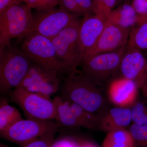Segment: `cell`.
I'll list each match as a JSON object with an SVG mask.
<instances>
[{
    "label": "cell",
    "mask_w": 147,
    "mask_h": 147,
    "mask_svg": "<svg viewBox=\"0 0 147 147\" xmlns=\"http://www.w3.org/2000/svg\"><path fill=\"white\" fill-rule=\"evenodd\" d=\"M50 147H79V140L66 136L54 140Z\"/></svg>",
    "instance_id": "cell-28"
},
{
    "label": "cell",
    "mask_w": 147,
    "mask_h": 147,
    "mask_svg": "<svg viewBox=\"0 0 147 147\" xmlns=\"http://www.w3.org/2000/svg\"><path fill=\"white\" fill-rule=\"evenodd\" d=\"M23 38L21 51L32 63L46 70L70 73L58 57L51 39L35 32L30 33Z\"/></svg>",
    "instance_id": "cell-2"
},
{
    "label": "cell",
    "mask_w": 147,
    "mask_h": 147,
    "mask_svg": "<svg viewBox=\"0 0 147 147\" xmlns=\"http://www.w3.org/2000/svg\"><path fill=\"white\" fill-rule=\"evenodd\" d=\"M119 71L121 76L133 81L141 88L147 79V59L141 50L127 45Z\"/></svg>",
    "instance_id": "cell-12"
},
{
    "label": "cell",
    "mask_w": 147,
    "mask_h": 147,
    "mask_svg": "<svg viewBox=\"0 0 147 147\" xmlns=\"http://www.w3.org/2000/svg\"><path fill=\"white\" fill-rule=\"evenodd\" d=\"M131 30L107 21L96 44L86 56L82 65L95 55L113 52L126 46Z\"/></svg>",
    "instance_id": "cell-11"
},
{
    "label": "cell",
    "mask_w": 147,
    "mask_h": 147,
    "mask_svg": "<svg viewBox=\"0 0 147 147\" xmlns=\"http://www.w3.org/2000/svg\"><path fill=\"white\" fill-rule=\"evenodd\" d=\"M31 9L21 3L0 14V51L11 46V39H21L29 33L33 19Z\"/></svg>",
    "instance_id": "cell-4"
},
{
    "label": "cell",
    "mask_w": 147,
    "mask_h": 147,
    "mask_svg": "<svg viewBox=\"0 0 147 147\" xmlns=\"http://www.w3.org/2000/svg\"><path fill=\"white\" fill-rule=\"evenodd\" d=\"M76 1L86 15L89 13L94 14L92 0H76Z\"/></svg>",
    "instance_id": "cell-30"
},
{
    "label": "cell",
    "mask_w": 147,
    "mask_h": 147,
    "mask_svg": "<svg viewBox=\"0 0 147 147\" xmlns=\"http://www.w3.org/2000/svg\"><path fill=\"white\" fill-rule=\"evenodd\" d=\"M22 3L21 0H0V14L10 7Z\"/></svg>",
    "instance_id": "cell-31"
},
{
    "label": "cell",
    "mask_w": 147,
    "mask_h": 147,
    "mask_svg": "<svg viewBox=\"0 0 147 147\" xmlns=\"http://www.w3.org/2000/svg\"><path fill=\"white\" fill-rule=\"evenodd\" d=\"M57 131H50L20 147H50L54 142V137Z\"/></svg>",
    "instance_id": "cell-25"
},
{
    "label": "cell",
    "mask_w": 147,
    "mask_h": 147,
    "mask_svg": "<svg viewBox=\"0 0 147 147\" xmlns=\"http://www.w3.org/2000/svg\"><path fill=\"white\" fill-rule=\"evenodd\" d=\"M108 18L100 14L89 13L81 20L78 36V51L81 65L94 47L108 21Z\"/></svg>",
    "instance_id": "cell-10"
},
{
    "label": "cell",
    "mask_w": 147,
    "mask_h": 147,
    "mask_svg": "<svg viewBox=\"0 0 147 147\" xmlns=\"http://www.w3.org/2000/svg\"><path fill=\"white\" fill-rule=\"evenodd\" d=\"M59 127L52 120L23 119L0 133L1 137L21 146L50 131H58Z\"/></svg>",
    "instance_id": "cell-7"
},
{
    "label": "cell",
    "mask_w": 147,
    "mask_h": 147,
    "mask_svg": "<svg viewBox=\"0 0 147 147\" xmlns=\"http://www.w3.org/2000/svg\"><path fill=\"white\" fill-rule=\"evenodd\" d=\"M137 16L131 5L124 4L112 11L108 16V22L124 28L131 29L137 25Z\"/></svg>",
    "instance_id": "cell-16"
},
{
    "label": "cell",
    "mask_w": 147,
    "mask_h": 147,
    "mask_svg": "<svg viewBox=\"0 0 147 147\" xmlns=\"http://www.w3.org/2000/svg\"><path fill=\"white\" fill-rule=\"evenodd\" d=\"M57 110L56 120L59 126L63 127H82L80 121L71 111L68 102L58 96L53 100Z\"/></svg>",
    "instance_id": "cell-17"
},
{
    "label": "cell",
    "mask_w": 147,
    "mask_h": 147,
    "mask_svg": "<svg viewBox=\"0 0 147 147\" xmlns=\"http://www.w3.org/2000/svg\"><path fill=\"white\" fill-rule=\"evenodd\" d=\"M141 89H142L143 95L147 100V79L145 84L142 86Z\"/></svg>",
    "instance_id": "cell-34"
},
{
    "label": "cell",
    "mask_w": 147,
    "mask_h": 147,
    "mask_svg": "<svg viewBox=\"0 0 147 147\" xmlns=\"http://www.w3.org/2000/svg\"><path fill=\"white\" fill-rule=\"evenodd\" d=\"M127 0H118V1H126Z\"/></svg>",
    "instance_id": "cell-36"
},
{
    "label": "cell",
    "mask_w": 147,
    "mask_h": 147,
    "mask_svg": "<svg viewBox=\"0 0 147 147\" xmlns=\"http://www.w3.org/2000/svg\"><path fill=\"white\" fill-rule=\"evenodd\" d=\"M0 147H7V146H6L4 144H1V145H0Z\"/></svg>",
    "instance_id": "cell-35"
},
{
    "label": "cell",
    "mask_w": 147,
    "mask_h": 147,
    "mask_svg": "<svg viewBox=\"0 0 147 147\" xmlns=\"http://www.w3.org/2000/svg\"><path fill=\"white\" fill-rule=\"evenodd\" d=\"M19 111L9 103L7 98L0 99V132L9 128L18 121L23 119Z\"/></svg>",
    "instance_id": "cell-18"
},
{
    "label": "cell",
    "mask_w": 147,
    "mask_h": 147,
    "mask_svg": "<svg viewBox=\"0 0 147 147\" xmlns=\"http://www.w3.org/2000/svg\"><path fill=\"white\" fill-rule=\"evenodd\" d=\"M129 130L135 141V147L147 146V126L132 124Z\"/></svg>",
    "instance_id": "cell-23"
},
{
    "label": "cell",
    "mask_w": 147,
    "mask_h": 147,
    "mask_svg": "<svg viewBox=\"0 0 147 147\" xmlns=\"http://www.w3.org/2000/svg\"><path fill=\"white\" fill-rule=\"evenodd\" d=\"M32 63L21 50L10 46L0 51V90L9 93L26 76Z\"/></svg>",
    "instance_id": "cell-3"
},
{
    "label": "cell",
    "mask_w": 147,
    "mask_h": 147,
    "mask_svg": "<svg viewBox=\"0 0 147 147\" xmlns=\"http://www.w3.org/2000/svg\"><path fill=\"white\" fill-rule=\"evenodd\" d=\"M102 147H135V142L129 130L121 129L108 132Z\"/></svg>",
    "instance_id": "cell-19"
},
{
    "label": "cell",
    "mask_w": 147,
    "mask_h": 147,
    "mask_svg": "<svg viewBox=\"0 0 147 147\" xmlns=\"http://www.w3.org/2000/svg\"><path fill=\"white\" fill-rule=\"evenodd\" d=\"M21 1L30 8L35 9L37 11L54 8L56 6L58 5V0H21Z\"/></svg>",
    "instance_id": "cell-27"
},
{
    "label": "cell",
    "mask_w": 147,
    "mask_h": 147,
    "mask_svg": "<svg viewBox=\"0 0 147 147\" xmlns=\"http://www.w3.org/2000/svg\"><path fill=\"white\" fill-rule=\"evenodd\" d=\"M126 46L94 56L82 65V74L98 87L102 86L119 71Z\"/></svg>",
    "instance_id": "cell-6"
},
{
    "label": "cell",
    "mask_w": 147,
    "mask_h": 147,
    "mask_svg": "<svg viewBox=\"0 0 147 147\" xmlns=\"http://www.w3.org/2000/svg\"><path fill=\"white\" fill-rule=\"evenodd\" d=\"M60 82L26 75L18 87L50 97L59 89Z\"/></svg>",
    "instance_id": "cell-15"
},
{
    "label": "cell",
    "mask_w": 147,
    "mask_h": 147,
    "mask_svg": "<svg viewBox=\"0 0 147 147\" xmlns=\"http://www.w3.org/2000/svg\"><path fill=\"white\" fill-rule=\"evenodd\" d=\"M79 147H98L90 141L85 140H79Z\"/></svg>",
    "instance_id": "cell-32"
},
{
    "label": "cell",
    "mask_w": 147,
    "mask_h": 147,
    "mask_svg": "<svg viewBox=\"0 0 147 147\" xmlns=\"http://www.w3.org/2000/svg\"><path fill=\"white\" fill-rule=\"evenodd\" d=\"M133 124L147 126V104L143 101H136L130 108Z\"/></svg>",
    "instance_id": "cell-22"
},
{
    "label": "cell",
    "mask_w": 147,
    "mask_h": 147,
    "mask_svg": "<svg viewBox=\"0 0 147 147\" xmlns=\"http://www.w3.org/2000/svg\"><path fill=\"white\" fill-rule=\"evenodd\" d=\"M146 147H147V146H146Z\"/></svg>",
    "instance_id": "cell-37"
},
{
    "label": "cell",
    "mask_w": 147,
    "mask_h": 147,
    "mask_svg": "<svg viewBox=\"0 0 147 147\" xmlns=\"http://www.w3.org/2000/svg\"><path fill=\"white\" fill-rule=\"evenodd\" d=\"M128 45L140 50H147V21L137 24L131 29Z\"/></svg>",
    "instance_id": "cell-21"
},
{
    "label": "cell",
    "mask_w": 147,
    "mask_h": 147,
    "mask_svg": "<svg viewBox=\"0 0 147 147\" xmlns=\"http://www.w3.org/2000/svg\"><path fill=\"white\" fill-rule=\"evenodd\" d=\"M9 95L11 101L19 105L27 119L56 120L57 110L50 97L20 87L12 90Z\"/></svg>",
    "instance_id": "cell-5"
},
{
    "label": "cell",
    "mask_w": 147,
    "mask_h": 147,
    "mask_svg": "<svg viewBox=\"0 0 147 147\" xmlns=\"http://www.w3.org/2000/svg\"><path fill=\"white\" fill-rule=\"evenodd\" d=\"M67 101L71 111L80 121L82 127L93 130L98 128L99 115L87 111L76 103Z\"/></svg>",
    "instance_id": "cell-20"
},
{
    "label": "cell",
    "mask_w": 147,
    "mask_h": 147,
    "mask_svg": "<svg viewBox=\"0 0 147 147\" xmlns=\"http://www.w3.org/2000/svg\"><path fill=\"white\" fill-rule=\"evenodd\" d=\"M139 88L131 80L122 76L114 78L108 85V98L117 107L131 108L137 101Z\"/></svg>",
    "instance_id": "cell-13"
},
{
    "label": "cell",
    "mask_w": 147,
    "mask_h": 147,
    "mask_svg": "<svg viewBox=\"0 0 147 147\" xmlns=\"http://www.w3.org/2000/svg\"><path fill=\"white\" fill-rule=\"evenodd\" d=\"M94 13L100 14L108 17L114 10L118 0H92Z\"/></svg>",
    "instance_id": "cell-24"
},
{
    "label": "cell",
    "mask_w": 147,
    "mask_h": 147,
    "mask_svg": "<svg viewBox=\"0 0 147 147\" xmlns=\"http://www.w3.org/2000/svg\"><path fill=\"white\" fill-rule=\"evenodd\" d=\"M79 16L61 9L37 11L33 15L32 24L29 33H36L52 39L78 19Z\"/></svg>",
    "instance_id": "cell-9"
},
{
    "label": "cell",
    "mask_w": 147,
    "mask_h": 147,
    "mask_svg": "<svg viewBox=\"0 0 147 147\" xmlns=\"http://www.w3.org/2000/svg\"><path fill=\"white\" fill-rule=\"evenodd\" d=\"M81 20L79 18L51 39L57 55L70 72H79L81 65L78 51V36Z\"/></svg>",
    "instance_id": "cell-8"
},
{
    "label": "cell",
    "mask_w": 147,
    "mask_h": 147,
    "mask_svg": "<svg viewBox=\"0 0 147 147\" xmlns=\"http://www.w3.org/2000/svg\"><path fill=\"white\" fill-rule=\"evenodd\" d=\"M131 120L130 108L117 107L99 116L98 128L106 132L126 129Z\"/></svg>",
    "instance_id": "cell-14"
},
{
    "label": "cell",
    "mask_w": 147,
    "mask_h": 147,
    "mask_svg": "<svg viewBox=\"0 0 147 147\" xmlns=\"http://www.w3.org/2000/svg\"><path fill=\"white\" fill-rule=\"evenodd\" d=\"M147 21V13L143 15H138L137 18V25Z\"/></svg>",
    "instance_id": "cell-33"
},
{
    "label": "cell",
    "mask_w": 147,
    "mask_h": 147,
    "mask_svg": "<svg viewBox=\"0 0 147 147\" xmlns=\"http://www.w3.org/2000/svg\"><path fill=\"white\" fill-rule=\"evenodd\" d=\"M63 80L60 89L61 96L65 100L95 114L105 107L106 101L99 87L81 71L70 72Z\"/></svg>",
    "instance_id": "cell-1"
},
{
    "label": "cell",
    "mask_w": 147,
    "mask_h": 147,
    "mask_svg": "<svg viewBox=\"0 0 147 147\" xmlns=\"http://www.w3.org/2000/svg\"><path fill=\"white\" fill-rule=\"evenodd\" d=\"M58 5L61 9L71 14L79 16L86 15L76 0H58Z\"/></svg>",
    "instance_id": "cell-26"
},
{
    "label": "cell",
    "mask_w": 147,
    "mask_h": 147,
    "mask_svg": "<svg viewBox=\"0 0 147 147\" xmlns=\"http://www.w3.org/2000/svg\"><path fill=\"white\" fill-rule=\"evenodd\" d=\"M131 5L138 15L147 13V0H133Z\"/></svg>",
    "instance_id": "cell-29"
}]
</instances>
